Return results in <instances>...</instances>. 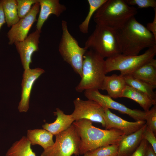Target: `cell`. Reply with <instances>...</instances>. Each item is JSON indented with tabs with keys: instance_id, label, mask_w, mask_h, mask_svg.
<instances>
[{
	"instance_id": "6da1fadb",
	"label": "cell",
	"mask_w": 156,
	"mask_h": 156,
	"mask_svg": "<svg viewBox=\"0 0 156 156\" xmlns=\"http://www.w3.org/2000/svg\"><path fill=\"white\" fill-rule=\"evenodd\" d=\"M121 53L136 55L142 49L156 46V39L135 17L115 31Z\"/></svg>"
},
{
	"instance_id": "7a4b0ae2",
	"label": "cell",
	"mask_w": 156,
	"mask_h": 156,
	"mask_svg": "<svg viewBox=\"0 0 156 156\" xmlns=\"http://www.w3.org/2000/svg\"><path fill=\"white\" fill-rule=\"evenodd\" d=\"M73 124L80 139L79 153L81 155L102 146L119 143L125 135L118 129L96 127L92 125V121L87 119L75 121Z\"/></svg>"
},
{
	"instance_id": "3957f363",
	"label": "cell",
	"mask_w": 156,
	"mask_h": 156,
	"mask_svg": "<svg viewBox=\"0 0 156 156\" xmlns=\"http://www.w3.org/2000/svg\"><path fill=\"white\" fill-rule=\"evenodd\" d=\"M137 13V9L125 0H107L96 11L93 18L96 25L116 31Z\"/></svg>"
},
{
	"instance_id": "277c9868",
	"label": "cell",
	"mask_w": 156,
	"mask_h": 156,
	"mask_svg": "<svg viewBox=\"0 0 156 156\" xmlns=\"http://www.w3.org/2000/svg\"><path fill=\"white\" fill-rule=\"evenodd\" d=\"M106 74L104 58L88 49L83 56L81 79L76 90L81 92L88 89L100 90Z\"/></svg>"
},
{
	"instance_id": "5b68a950",
	"label": "cell",
	"mask_w": 156,
	"mask_h": 156,
	"mask_svg": "<svg viewBox=\"0 0 156 156\" xmlns=\"http://www.w3.org/2000/svg\"><path fill=\"white\" fill-rule=\"evenodd\" d=\"M85 47L103 58L121 53L115 31L96 25L86 42Z\"/></svg>"
},
{
	"instance_id": "8992f818",
	"label": "cell",
	"mask_w": 156,
	"mask_h": 156,
	"mask_svg": "<svg viewBox=\"0 0 156 156\" xmlns=\"http://www.w3.org/2000/svg\"><path fill=\"white\" fill-rule=\"evenodd\" d=\"M62 34L58 47L59 52L64 60L69 64L81 77L82 75L83 56L88 50L80 47L69 32L66 21L62 22Z\"/></svg>"
},
{
	"instance_id": "52a82bcc",
	"label": "cell",
	"mask_w": 156,
	"mask_h": 156,
	"mask_svg": "<svg viewBox=\"0 0 156 156\" xmlns=\"http://www.w3.org/2000/svg\"><path fill=\"white\" fill-rule=\"evenodd\" d=\"M156 46L149 48L144 53L136 55L117 54L105 60L106 73L118 70L121 75L130 74L139 67L154 58Z\"/></svg>"
},
{
	"instance_id": "ba28073f",
	"label": "cell",
	"mask_w": 156,
	"mask_h": 156,
	"mask_svg": "<svg viewBox=\"0 0 156 156\" xmlns=\"http://www.w3.org/2000/svg\"><path fill=\"white\" fill-rule=\"evenodd\" d=\"M55 136L56 140L53 144L44 150L40 156L79 155L80 139L73 124L68 129Z\"/></svg>"
},
{
	"instance_id": "9c48e42d",
	"label": "cell",
	"mask_w": 156,
	"mask_h": 156,
	"mask_svg": "<svg viewBox=\"0 0 156 156\" xmlns=\"http://www.w3.org/2000/svg\"><path fill=\"white\" fill-rule=\"evenodd\" d=\"M84 94L88 99L96 101L104 108L114 109L122 114H127L136 121H145V112L128 108L114 100L108 95L101 94L98 89L86 90L85 91Z\"/></svg>"
},
{
	"instance_id": "30bf717a",
	"label": "cell",
	"mask_w": 156,
	"mask_h": 156,
	"mask_svg": "<svg viewBox=\"0 0 156 156\" xmlns=\"http://www.w3.org/2000/svg\"><path fill=\"white\" fill-rule=\"evenodd\" d=\"M73 103L75 109L71 114L75 121L87 119L100 123L105 127L104 109L100 104L93 100H83L79 98L74 100Z\"/></svg>"
},
{
	"instance_id": "8fae6325",
	"label": "cell",
	"mask_w": 156,
	"mask_h": 156,
	"mask_svg": "<svg viewBox=\"0 0 156 156\" xmlns=\"http://www.w3.org/2000/svg\"><path fill=\"white\" fill-rule=\"evenodd\" d=\"M40 7L38 2L34 4L27 15L11 27L7 33L9 44L12 45L16 42L22 41L27 38L33 24L37 21L36 17Z\"/></svg>"
},
{
	"instance_id": "7c38bea8",
	"label": "cell",
	"mask_w": 156,
	"mask_h": 156,
	"mask_svg": "<svg viewBox=\"0 0 156 156\" xmlns=\"http://www.w3.org/2000/svg\"><path fill=\"white\" fill-rule=\"evenodd\" d=\"M41 31L36 30L30 34L23 41L15 42L22 64L24 70L30 69L33 53L39 49V39Z\"/></svg>"
},
{
	"instance_id": "4fadbf2b",
	"label": "cell",
	"mask_w": 156,
	"mask_h": 156,
	"mask_svg": "<svg viewBox=\"0 0 156 156\" xmlns=\"http://www.w3.org/2000/svg\"><path fill=\"white\" fill-rule=\"evenodd\" d=\"M45 70L37 68L24 70L21 83V100L18 108L20 112H26L29 108V99L33 86Z\"/></svg>"
},
{
	"instance_id": "5bb4252c",
	"label": "cell",
	"mask_w": 156,
	"mask_h": 156,
	"mask_svg": "<svg viewBox=\"0 0 156 156\" xmlns=\"http://www.w3.org/2000/svg\"><path fill=\"white\" fill-rule=\"evenodd\" d=\"M104 109L103 117L105 129H116L121 131L125 135H129L137 131L146 124V121L144 120L135 122L127 121L112 113L109 109Z\"/></svg>"
},
{
	"instance_id": "9a60e30c",
	"label": "cell",
	"mask_w": 156,
	"mask_h": 156,
	"mask_svg": "<svg viewBox=\"0 0 156 156\" xmlns=\"http://www.w3.org/2000/svg\"><path fill=\"white\" fill-rule=\"evenodd\" d=\"M40 10L36 25V30L41 31L44 23L49 16L53 14L58 17L66 9L58 0H38Z\"/></svg>"
},
{
	"instance_id": "2e32d148",
	"label": "cell",
	"mask_w": 156,
	"mask_h": 156,
	"mask_svg": "<svg viewBox=\"0 0 156 156\" xmlns=\"http://www.w3.org/2000/svg\"><path fill=\"white\" fill-rule=\"evenodd\" d=\"M146 126L145 124L137 131L124 136L119 143L117 156H130L136 150L143 139V132Z\"/></svg>"
},
{
	"instance_id": "e0dca14e",
	"label": "cell",
	"mask_w": 156,
	"mask_h": 156,
	"mask_svg": "<svg viewBox=\"0 0 156 156\" xmlns=\"http://www.w3.org/2000/svg\"><path fill=\"white\" fill-rule=\"evenodd\" d=\"M126 85L122 75L114 74L111 76H105L100 90H106L110 97L117 99L121 97Z\"/></svg>"
},
{
	"instance_id": "ac0fdd59",
	"label": "cell",
	"mask_w": 156,
	"mask_h": 156,
	"mask_svg": "<svg viewBox=\"0 0 156 156\" xmlns=\"http://www.w3.org/2000/svg\"><path fill=\"white\" fill-rule=\"evenodd\" d=\"M57 116L55 120L53 123H46L42 125V127L52 134L56 135L69 127L75 121L72 115L65 114L59 108L53 112Z\"/></svg>"
},
{
	"instance_id": "d6986e66",
	"label": "cell",
	"mask_w": 156,
	"mask_h": 156,
	"mask_svg": "<svg viewBox=\"0 0 156 156\" xmlns=\"http://www.w3.org/2000/svg\"><path fill=\"white\" fill-rule=\"evenodd\" d=\"M121 97L131 99L139 104L145 112L148 111L153 105L156 104V101L152 100L146 94L127 85Z\"/></svg>"
},
{
	"instance_id": "ffe728a7",
	"label": "cell",
	"mask_w": 156,
	"mask_h": 156,
	"mask_svg": "<svg viewBox=\"0 0 156 156\" xmlns=\"http://www.w3.org/2000/svg\"><path fill=\"white\" fill-rule=\"evenodd\" d=\"M130 74L146 83L156 86V60L152 59Z\"/></svg>"
},
{
	"instance_id": "44dd1931",
	"label": "cell",
	"mask_w": 156,
	"mask_h": 156,
	"mask_svg": "<svg viewBox=\"0 0 156 156\" xmlns=\"http://www.w3.org/2000/svg\"><path fill=\"white\" fill-rule=\"evenodd\" d=\"M53 135L44 129H29L27 131V137L31 145L38 144L45 150L54 144Z\"/></svg>"
},
{
	"instance_id": "7402d4cb",
	"label": "cell",
	"mask_w": 156,
	"mask_h": 156,
	"mask_svg": "<svg viewBox=\"0 0 156 156\" xmlns=\"http://www.w3.org/2000/svg\"><path fill=\"white\" fill-rule=\"evenodd\" d=\"M31 144L27 137L23 136L14 143L8 150L6 156H36L31 147Z\"/></svg>"
},
{
	"instance_id": "603a6c76",
	"label": "cell",
	"mask_w": 156,
	"mask_h": 156,
	"mask_svg": "<svg viewBox=\"0 0 156 156\" xmlns=\"http://www.w3.org/2000/svg\"><path fill=\"white\" fill-rule=\"evenodd\" d=\"M122 75L127 85L146 94L151 99L156 101V94L154 90L156 86L146 83L135 78L131 74Z\"/></svg>"
},
{
	"instance_id": "cb8c5ba5",
	"label": "cell",
	"mask_w": 156,
	"mask_h": 156,
	"mask_svg": "<svg viewBox=\"0 0 156 156\" xmlns=\"http://www.w3.org/2000/svg\"><path fill=\"white\" fill-rule=\"evenodd\" d=\"M1 2L7 26L10 27L19 20L16 0H1Z\"/></svg>"
},
{
	"instance_id": "d4e9b609",
	"label": "cell",
	"mask_w": 156,
	"mask_h": 156,
	"mask_svg": "<svg viewBox=\"0 0 156 156\" xmlns=\"http://www.w3.org/2000/svg\"><path fill=\"white\" fill-rule=\"evenodd\" d=\"M107 0H88L89 10L84 20L80 24L79 28L80 31L84 34L88 33V27L91 18L97 10Z\"/></svg>"
},
{
	"instance_id": "484cf974",
	"label": "cell",
	"mask_w": 156,
	"mask_h": 156,
	"mask_svg": "<svg viewBox=\"0 0 156 156\" xmlns=\"http://www.w3.org/2000/svg\"><path fill=\"white\" fill-rule=\"evenodd\" d=\"M119 143L102 146L87 152L84 156H117Z\"/></svg>"
},
{
	"instance_id": "4316f807",
	"label": "cell",
	"mask_w": 156,
	"mask_h": 156,
	"mask_svg": "<svg viewBox=\"0 0 156 156\" xmlns=\"http://www.w3.org/2000/svg\"><path fill=\"white\" fill-rule=\"evenodd\" d=\"M18 15L20 19L24 17L30 11L32 5L38 0H16Z\"/></svg>"
},
{
	"instance_id": "83f0119b",
	"label": "cell",
	"mask_w": 156,
	"mask_h": 156,
	"mask_svg": "<svg viewBox=\"0 0 156 156\" xmlns=\"http://www.w3.org/2000/svg\"><path fill=\"white\" fill-rule=\"evenodd\" d=\"M146 126L155 135L156 134V105L147 111L145 112Z\"/></svg>"
},
{
	"instance_id": "f1b7e54d",
	"label": "cell",
	"mask_w": 156,
	"mask_h": 156,
	"mask_svg": "<svg viewBox=\"0 0 156 156\" xmlns=\"http://www.w3.org/2000/svg\"><path fill=\"white\" fill-rule=\"evenodd\" d=\"M129 5H136L138 8H146L152 7L156 8L155 0H125Z\"/></svg>"
},
{
	"instance_id": "f546056e",
	"label": "cell",
	"mask_w": 156,
	"mask_h": 156,
	"mask_svg": "<svg viewBox=\"0 0 156 156\" xmlns=\"http://www.w3.org/2000/svg\"><path fill=\"white\" fill-rule=\"evenodd\" d=\"M155 135L153 132L146 126L143 132V139L149 143L156 153V138Z\"/></svg>"
},
{
	"instance_id": "4dcf8cb0",
	"label": "cell",
	"mask_w": 156,
	"mask_h": 156,
	"mask_svg": "<svg viewBox=\"0 0 156 156\" xmlns=\"http://www.w3.org/2000/svg\"><path fill=\"white\" fill-rule=\"evenodd\" d=\"M147 141L143 139L136 150L130 156H145Z\"/></svg>"
},
{
	"instance_id": "1f68e13d",
	"label": "cell",
	"mask_w": 156,
	"mask_h": 156,
	"mask_svg": "<svg viewBox=\"0 0 156 156\" xmlns=\"http://www.w3.org/2000/svg\"><path fill=\"white\" fill-rule=\"evenodd\" d=\"M155 15L153 21L151 23L147 24L146 29L154 35L155 38L156 39V8H154Z\"/></svg>"
},
{
	"instance_id": "d6a6232c",
	"label": "cell",
	"mask_w": 156,
	"mask_h": 156,
	"mask_svg": "<svg viewBox=\"0 0 156 156\" xmlns=\"http://www.w3.org/2000/svg\"><path fill=\"white\" fill-rule=\"evenodd\" d=\"M6 23L4 12L0 0V30L2 26Z\"/></svg>"
},
{
	"instance_id": "836d02e7",
	"label": "cell",
	"mask_w": 156,
	"mask_h": 156,
	"mask_svg": "<svg viewBox=\"0 0 156 156\" xmlns=\"http://www.w3.org/2000/svg\"><path fill=\"white\" fill-rule=\"evenodd\" d=\"M145 156H156V153L154 152L151 146L148 143L146 149Z\"/></svg>"
}]
</instances>
